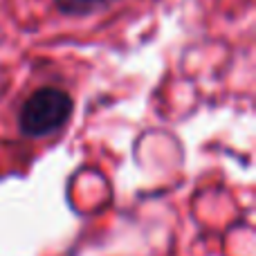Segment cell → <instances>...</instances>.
Wrapping results in <instances>:
<instances>
[{"label":"cell","instance_id":"obj_2","mask_svg":"<svg viewBox=\"0 0 256 256\" xmlns=\"http://www.w3.org/2000/svg\"><path fill=\"white\" fill-rule=\"evenodd\" d=\"M110 2L112 0H56V7L70 16H86V14H94L108 7Z\"/></svg>","mask_w":256,"mask_h":256},{"label":"cell","instance_id":"obj_1","mask_svg":"<svg viewBox=\"0 0 256 256\" xmlns=\"http://www.w3.org/2000/svg\"><path fill=\"white\" fill-rule=\"evenodd\" d=\"M72 112V99L66 90L45 86L25 99L18 112V126L27 137H45L58 130Z\"/></svg>","mask_w":256,"mask_h":256}]
</instances>
